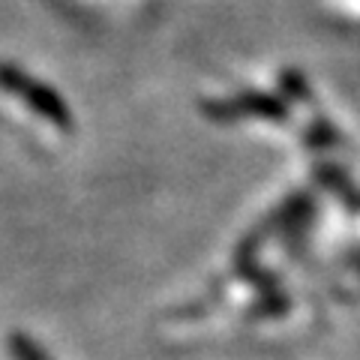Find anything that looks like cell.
Listing matches in <instances>:
<instances>
[{"instance_id": "cell-1", "label": "cell", "mask_w": 360, "mask_h": 360, "mask_svg": "<svg viewBox=\"0 0 360 360\" xmlns=\"http://www.w3.org/2000/svg\"><path fill=\"white\" fill-rule=\"evenodd\" d=\"M0 84H4L9 94H15L18 99H25V103L33 111H39L42 117H49L54 127H60V129L72 127V123H70V111H66V105L58 99V94L49 90L45 84H39V82H33V78H27L25 72L13 70V66H0Z\"/></svg>"}, {"instance_id": "cell-2", "label": "cell", "mask_w": 360, "mask_h": 360, "mask_svg": "<svg viewBox=\"0 0 360 360\" xmlns=\"http://www.w3.org/2000/svg\"><path fill=\"white\" fill-rule=\"evenodd\" d=\"M246 111H255V115H276L283 117L285 115V105L274 103V99H264L258 94H250L240 103V99H234V103H217V105H207V115L210 117H234V115H246Z\"/></svg>"}, {"instance_id": "cell-3", "label": "cell", "mask_w": 360, "mask_h": 360, "mask_svg": "<svg viewBox=\"0 0 360 360\" xmlns=\"http://www.w3.org/2000/svg\"><path fill=\"white\" fill-rule=\"evenodd\" d=\"M9 348H13V357H15V360H49V357H45V354L39 352L37 345H33V342L27 340V336H21V333H15V336H13V342H9Z\"/></svg>"}]
</instances>
